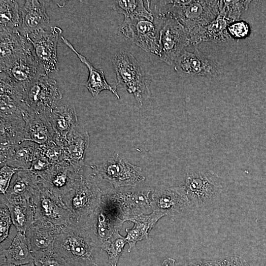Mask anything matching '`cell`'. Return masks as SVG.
Here are the masks:
<instances>
[{"mask_svg": "<svg viewBox=\"0 0 266 266\" xmlns=\"http://www.w3.org/2000/svg\"><path fill=\"white\" fill-rule=\"evenodd\" d=\"M54 250L69 266H111L88 217L71 220L57 235Z\"/></svg>", "mask_w": 266, "mask_h": 266, "instance_id": "cell-1", "label": "cell"}, {"mask_svg": "<svg viewBox=\"0 0 266 266\" xmlns=\"http://www.w3.org/2000/svg\"><path fill=\"white\" fill-rule=\"evenodd\" d=\"M159 10L166 12L178 20L185 28L190 44L200 42L202 29L218 16L223 0L161 1Z\"/></svg>", "mask_w": 266, "mask_h": 266, "instance_id": "cell-2", "label": "cell"}, {"mask_svg": "<svg viewBox=\"0 0 266 266\" xmlns=\"http://www.w3.org/2000/svg\"><path fill=\"white\" fill-rule=\"evenodd\" d=\"M103 193L91 166L85 165L72 189L62 200L69 210L71 220L90 216L99 205Z\"/></svg>", "mask_w": 266, "mask_h": 266, "instance_id": "cell-3", "label": "cell"}, {"mask_svg": "<svg viewBox=\"0 0 266 266\" xmlns=\"http://www.w3.org/2000/svg\"><path fill=\"white\" fill-rule=\"evenodd\" d=\"M103 194L124 187H135L145 179L140 167L117 154L90 166Z\"/></svg>", "mask_w": 266, "mask_h": 266, "instance_id": "cell-4", "label": "cell"}, {"mask_svg": "<svg viewBox=\"0 0 266 266\" xmlns=\"http://www.w3.org/2000/svg\"><path fill=\"white\" fill-rule=\"evenodd\" d=\"M183 186L191 206L197 208L216 203L220 200L223 190L219 176L204 167L186 171Z\"/></svg>", "mask_w": 266, "mask_h": 266, "instance_id": "cell-5", "label": "cell"}, {"mask_svg": "<svg viewBox=\"0 0 266 266\" xmlns=\"http://www.w3.org/2000/svg\"><path fill=\"white\" fill-rule=\"evenodd\" d=\"M112 63L117 79L116 85H122L130 94L133 95L141 106L150 92L138 61L131 53L121 51L114 55Z\"/></svg>", "mask_w": 266, "mask_h": 266, "instance_id": "cell-6", "label": "cell"}, {"mask_svg": "<svg viewBox=\"0 0 266 266\" xmlns=\"http://www.w3.org/2000/svg\"><path fill=\"white\" fill-rule=\"evenodd\" d=\"M159 20V57L169 66L174 63L190 44L188 36L184 26L168 13L158 10Z\"/></svg>", "mask_w": 266, "mask_h": 266, "instance_id": "cell-7", "label": "cell"}, {"mask_svg": "<svg viewBox=\"0 0 266 266\" xmlns=\"http://www.w3.org/2000/svg\"><path fill=\"white\" fill-rule=\"evenodd\" d=\"M62 98L56 80L44 74L24 91L22 100L28 111L49 116Z\"/></svg>", "mask_w": 266, "mask_h": 266, "instance_id": "cell-8", "label": "cell"}, {"mask_svg": "<svg viewBox=\"0 0 266 266\" xmlns=\"http://www.w3.org/2000/svg\"><path fill=\"white\" fill-rule=\"evenodd\" d=\"M88 219L101 244L119 231L125 222L118 204L109 193L102 195L99 205Z\"/></svg>", "mask_w": 266, "mask_h": 266, "instance_id": "cell-9", "label": "cell"}, {"mask_svg": "<svg viewBox=\"0 0 266 266\" xmlns=\"http://www.w3.org/2000/svg\"><path fill=\"white\" fill-rule=\"evenodd\" d=\"M62 32V29L59 27L50 26L26 36L37 61L47 75L59 70L57 46Z\"/></svg>", "mask_w": 266, "mask_h": 266, "instance_id": "cell-10", "label": "cell"}, {"mask_svg": "<svg viewBox=\"0 0 266 266\" xmlns=\"http://www.w3.org/2000/svg\"><path fill=\"white\" fill-rule=\"evenodd\" d=\"M30 200L33 209L34 220H42L60 227L69 223L71 214L62 199L40 184L39 190Z\"/></svg>", "mask_w": 266, "mask_h": 266, "instance_id": "cell-11", "label": "cell"}, {"mask_svg": "<svg viewBox=\"0 0 266 266\" xmlns=\"http://www.w3.org/2000/svg\"><path fill=\"white\" fill-rule=\"evenodd\" d=\"M153 22L139 17H125L120 31L145 51L159 56V29Z\"/></svg>", "mask_w": 266, "mask_h": 266, "instance_id": "cell-12", "label": "cell"}, {"mask_svg": "<svg viewBox=\"0 0 266 266\" xmlns=\"http://www.w3.org/2000/svg\"><path fill=\"white\" fill-rule=\"evenodd\" d=\"M149 189L135 187L118 188L110 191L109 193L115 200L120 210L122 219L131 221L134 217L152 212L150 205V194Z\"/></svg>", "mask_w": 266, "mask_h": 266, "instance_id": "cell-13", "label": "cell"}, {"mask_svg": "<svg viewBox=\"0 0 266 266\" xmlns=\"http://www.w3.org/2000/svg\"><path fill=\"white\" fill-rule=\"evenodd\" d=\"M174 69L188 75L214 77L222 72L221 63L213 57L201 53L198 45L194 46V51L185 49L177 57L174 63Z\"/></svg>", "mask_w": 266, "mask_h": 266, "instance_id": "cell-14", "label": "cell"}, {"mask_svg": "<svg viewBox=\"0 0 266 266\" xmlns=\"http://www.w3.org/2000/svg\"><path fill=\"white\" fill-rule=\"evenodd\" d=\"M0 72L4 73L22 94L33 81L45 74L34 55L32 45L5 70Z\"/></svg>", "mask_w": 266, "mask_h": 266, "instance_id": "cell-15", "label": "cell"}, {"mask_svg": "<svg viewBox=\"0 0 266 266\" xmlns=\"http://www.w3.org/2000/svg\"><path fill=\"white\" fill-rule=\"evenodd\" d=\"M150 205L153 211L169 216L182 214L191 207L183 186L151 191Z\"/></svg>", "mask_w": 266, "mask_h": 266, "instance_id": "cell-16", "label": "cell"}, {"mask_svg": "<svg viewBox=\"0 0 266 266\" xmlns=\"http://www.w3.org/2000/svg\"><path fill=\"white\" fill-rule=\"evenodd\" d=\"M82 168H76L69 162L52 165L43 175L38 177V181L42 187L62 199L72 189Z\"/></svg>", "mask_w": 266, "mask_h": 266, "instance_id": "cell-17", "label": "cell"}, {"mask_svg": "<svg viewBox=\"0 0 266 266\" xmlns=\"http://www.w3.org/2000/svg\"><path fill=\"white\" fill-rule=\"evenodd\" d=\"M21 28L26 36L50 27L44 1L27 0L20 6Z\"/></svg>", "mask_w": 266, "mask_h": 266, "instance_id": "cell-18", "label": "cell"}, {"mask_svg": "<svg viewBox=\"0 0 266 266\" xmlns=\"http://www.w3.org/2000/svg\"><path fill=\"white\" fill-rule=\"evenodd\" d=\"M0 71L30 49L32 44L21 32L0 33Z\"/></svg>", "mask_w": 266, "mask_h": 266, "instance_id": "cell-19", "label": "cell"}, {"mask_svg": "<svg viewBox=\"0 0 266 266\" xmlns=\"http://www.w3.org/2000/svg\"><path fill=\"white\" fill-rule=\"evenodd\" d=\"M62 228L42 220H34L25 233L32 253L54 249L56 237Z\"/></svg>", "mask_w": 266, "mask_h": 266, "instance_id": "cell-20", "label": "cell"}, {"mask_svg": "<svg viewBox=\"0 0 266 266\" xmlns=\"http://www.w3.org/2000/svg\"><path fill=\"white\" fill-rule=\"evenodd\" d=\"M49 121L56 136L64 141L80 129L75 108L72 104L57 105L51 112Z\"/></svg>", "mask_w": 266, "mask_h": 266, "instance_id": "cell-21", "label": "cell"}, {"mask_svg": "<svg viewBox=\"0 0 266 266\" xmlns=\"http://www.w3.org/2000/svg\"><path fill=\"white\" fill-rule=\"evenodd\" d=\"M37 176L30 170L20 169L13 176L5 194L0 196L8 200H31L39 190Z\"/></svg>", "mask_w": 266, "mask_h": 266, "instance_id": "cell-22", "label": "cell"}, {"mask_svg": "<svg viewBox=\"0 0 266 266\" xmlns=\"http://www.w3.org/2000/svg\"><path fill=\"white\" fill-rule=\"evenodd\" d=\"M25 122V140L43 145L52 141L55 136L49 116L27 111L24 115Z\"/></svg>", "mask_w": 266, "mask_h": 266, "instance_id": "cell-23", "label": "cell"}, {"mask_svg": "<svg viewBox=\"0 0 266 266\" xmlns=\"http://www.w3.org/2000/svg\"><path fill=\"white\" fill-rule=\"evenodd\" d=\"M25 122L23 117L0 118V153L11 152L25 141Z\"/></svg>", "mask_w": 266, "mask_h": 266, "instance_id": "cell-24", "label": "cell"}, {"mask_svg": "<svg viewBox=\"0 0 266 266\" xmlns=\"http://www.w3.org/2000/svg\"><path fill=\"white\" fill-rule=\"evenodd\" d=\"M63 42L70 48L78 57L80 61L87 67L89 76L86 83V87L92 96L95 97L103 90H108L112 93L118 99L120 98L116 89V85L109 84L105 77L102 69H98L87 60L84 56L78 53L69 41L63 36H61Z\"/></svg>", "mask_w": 266, "mask_h": 266, "instance_id": "cell-25", "label": "cell"}, {"mask_svg": "<svg viewBox=\"0 0 266 266\" xmlns=\"http://www.w3.org/2000/svg\"><path fill=\"white\" fill-rule=\"evenodd\" d=\"M164 216L165 215L161 213L152 211L148 214L136 216L131 220L134 223L133 227L131 229H126L125 238L129 244L128 252H131L138 241L148 238L149 232Z\"/></svg>", "mask_w": 266, "mask_h": 266, "instance_id": "cell-26", "label": "cell"}, {"mask_svg": "<svg viewBox=\"0 0 266 266\" xmlns=\"http://www.w3.org/2000/svg\"><path fill=\"white\" fill-rule=\"evenodd\" d=\"M0 202L8 208L12 222L18 232L26 233L34 222V212L31 200H8L0 196Z\"/></svg>", "mask_w": 266, "mask_h": 266, "instance_id": "cell-27", "label": "cell"}, {"mask_svg": "<svg viewBox=\"0 0 266 266\" xmlns=\"http://www.w3.org/2000/svg\"><path fill=\"white\" fill-rule=\"evenodd\" d=\"M0 257L14 265H24L33 261L31 248L25 233L17 232L9 246L0 247Z\"/></svg>", "mask_w": 266, "mask_h": 266, "instance_id": "cell-28", "label": "cell"}, {"mask_svg": "<svg viewBox=\"0 0 266 266\" xmlns=\"http://www.w3.org/2000/svg\"><path fill=\"white\" fill-rule=\"evenodd\" d=\"M70 163L77 169L84 166V159L89 145V135L87 132L80 129L72 133L65 141Z\"/></svg>", "mask_w": 266, "mask_h": 266, "instance_id": "cell-29", "label": "cell"}, {"mask_svg": "<svg viewBox=\"0 0 266 266\" xmlns=\"http://www.w3.org/2000/svg\"><path fill=\"white\" fill-rule=\"evenodd\" d=\"M20 5L19 1L1 0L0 33L21 32Z\"/></svg>", "mask_w": 266, "mask_h": 266, "instance_id": "cell-30", "label": "cell"}, {"mask_svg": "<svg viewBox=\"0 0 266 266\" xmlns=\"http://www.w3.org/2000/svg\"><path fill=\"white\" fill-rule=\"evenodd\" d=\"M39 146L31 141H24L16 147L4 165L20 169L29 170Z\"/></svg>", "mask_w": 266, "mask_h": 266, "instance_id": "cell-31", "label": "cell"}, {"mask_svg": "<svg viewBox=\"0 0 266 266\" xmlns=\"http://www.w3.org/2000/svg\"><path fill=\"white\" fill-rule=\"evenodd\" d=\"M232 23L220 12L217 17L203 27L200 33V41L220 43L232 40L227 28Z\"/></svg>", "mask_w": 266, "mask_h": 266, "instance_id": "cell-32", "label": "cell"}, {"mask_svg": "<svg viewBox=\"0 0 266 266\" xmlns=\"http://www.w3.org/2000/svg\"><path fill=\"white\" fill-rule=\"evenodd\" d=\"M113 8L125 17H139L154 22V16L149 7L146 8L144 0H114Z\"/></svg>", "mask_w": 266, "mask_h": 266, "instance_id": "cell-33", "label": "cell"}, {"mask_svg": "<svg viewBox=\"0 0 266 266\" xmlns=\"http://www.w3.org/2000/svg\"><path fill=\"white\" fill-rule=\"evenodd\" d=\"M39 146L42 153L51 165L70 163L65 141L56 135L52 141Z\"/></svg>", "mask_w": 266, "mask_h": 266, "instance_id": "cell-34", "label": "cell"}, {"mask_svg": "<svg viewBox=\"0 0 266 266\" xmlns=\"http://www.w3.org/2000/svg\"><path fill=\"white\" fill-rule=\"evenodd\" d=\"M127 243L125 237L122 236L118 231L101 244V248L106 252L111 266H117L119 258Z\"/></svg>", "mask_w": 266, "mask_h": 266, "instance_id": "cell-35", "label": "cell"}, {"mask_svg": "<svg viewBox=\"0 0 266 266\" xmlns=\"http://www.w3.org/2000/svg\"><path fill=\"white\" fill-rule=\"evenodd\" d=\"M35 266H69L54 249L32 252Z\"/></svg>", "mask_w": 266, "mask_h": 266, "instance_id": "cell-36", "label": "cell"}, {"mask_svg": "<svg viewBox=\"0 0 266 266\" xmlns=\"http://www.w3.org/2000/svg\"><path fill=\"white\" fill-rule=\"evenodd\" d=\"M251 0H223L220 10L226 19L233 23L237 21L248 9Z\"/></svg>", "mask_w": 266, "mask_h": 266, "instance_id": "cell-37", "label": "cell"}, {"mask_svg": "<svg viewBox=\"0 0 266 266\" xmlns=\"http://www.w3.org/2000/svg\"><path fill=\"white\" fill-rule=\"evenodd\" d=\"M52 166L42 153L40 146H39L31 166L29 170L36 175L37 177H39L47 172Z\"/></svg>", "mask_w": 266, "mask_h": 266, "instance_id": "cell-38", "label": "cell"}, {"mask_svg": "<svg viewBox=\"0 0 266 266\" xmlns=\"http://www.w3.org/2000/svg\"><path fill=\"white\" fill-rule=\"evenodd\" d=\"M227 31L232 39H241L248 37L251 32L250 27L244 21H235L229 25Z\"/></svg>", "mask_w": 266, "mask_h": 266, "instance_id": "cell-39", "label": "cell"}, {"mask_svg": "<svg viewBox=\"0 0 266 266\" xmlns=\"http://www.w3.org/2000/svg\"><path fill=\"white\" fill-rule=\"evenodd\" d=\"M0 203V241L1 243L7 238L12 222L7 206L3 203Z\"/></svg>", "mask_w": 266, "mask_h": 266, "instance_id": "cell-40", "label": "cell"}, {"mask_svg": "<svg viewBox=\"0 0 266 266\" xmlns=\"http://www.w3.org/2000/svg\"><path fill=\"white\" fill-rule=\"evenodd\" d=\"M0 167V194H5L14 175L20 169L7 165H3Z\"/></svg>", "mask_w": 266, "mask_h": 266, "instance_id": "cell-41", "label": "cell"}, {"mask_svg": "<svg viewBox=\"0 0 266 266\" xmlns=\"http://www.w3.org/2000/svg\"><path fill=\"white\" fill-rule=\"evenodd\" d=\"M225 259L208 260L203 259H196L180 266H225Z\"/></svg>", "mask_w": 266, "mask_h": 266, "instance_id": "cell-42", "label": "cell"}, {"mask_svg": "<svg viewBox=\"0 0 266 266\" xmlns=\"http://www.w3.org/2000/svg\"><path fill=\"white\" fill-rule=\"evenodd\" d=\"M225 260V266H249L244 259L238 255L229 256Z\"/></svg>", "mask_w": 266, "mask_h": 266, "instance_id": "cell-43", "label": "cell"}, {"mask_svg": "<svg viewBox=\"0 0 266 266\" xmlns=\"http://www.w3.org/2000/svg\"><path fill=\"white\" fill-rule=\"evenodd\" d=\"M0 266H35L33 261L26 264L16 266L6 262L5 259L2 258L0 257Z\"/></svg>", "mask_w": 266, "mask_h": 266, "instance_id": "cell-44", "label": "cell"}, {"mask_svg": "<svg viewBox=\"0 0 266 266\" xmlns=\"http://www.w3.org/2000/svg\"><path fill=\"white\" fill-rule=\"evenodd\" d=\"M161 266H175V260L170 258H166Z\"/></svg>", "mask_w": 266, "mask_h": 266, "instance_id": "cell-45", "label": "cell"}]
</instances>
